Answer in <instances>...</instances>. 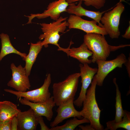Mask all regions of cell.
Here are the masks:
<instances>
[{
  "label": "cell",
  "mask_w": 130,
  "mask_h": 130,
  "mask_svg": "<svg viewBox=\"0 0 130 130\" xmlns=\"http://www.w3.org/2000/svg\"><path fill=\"white\" fill-rule=\"evenodd\" d=\"M51 79L50 74H48L43 84L40 87L30 91L20 92L7 89H5L4 90L15 95L17 99L23 97L25 100L34 103L43 102L50 97L51 94L49 92V88L51 82Z\"/></svg>",
  "instance_id": "obj_6"
},
{
  "label": "cell",
  "mask_w": 130,
  "mask_h": 130,
  "mask_svg": "<svg viewBox=\"0 0 130 130\" xmlns=\"http://www.w3.org/2000/svg\"><path fill=\"white\" fill-rule=\"evenodd\" d=\"M18 120V130H35L39 124L38 117L32 109L20 111L16 116Z\"/></svg>",
  "instance_id": "obj_15"
},
{
  "label": "cell",
  "mask_w": 130,
  "mask_h": 130,
  "mask_svg": "<svg viewBox=\"0 0 130 130\" xmlns=\"http://www.w3.org/2000/svg\"><path fill=\"white\" fill-rule=\"evenodd\" d=\"M87 119L83 117L82 119H78L74 117L67 120L64 124L60 126L57 125L50 129V130H74L79 125L84 123H89Z\"/></svg>",
  "instance_id": "obj_22"
},
{
  "label": "cell",
  "mask_w": 130,
  "mask_h": 130,
  "mask_svg": "<svg viewBox=\"0 0 130 130\" xmlns=\"http://www.w3.org/2000/svg\"><path fill=\"white\" fill-rule=\"evenodd\" d=\"M19 101L21 104L30 106L37 117L44 116L49 121L52 120L53 115L52 109L56 105L52 96L42 102L34 103L22 98H20Z\"/></svg>",
  "instance_id": "obj_13"
},
{
  "label": "cell",
  "mask_w": 130,
  "mask_h": 130,
  "mask_svg": "<svg viewBox=\"0 0 130 130\" xmlns=\"http://www.w3.org/2000/svg\"><path fill=\"white\" fill-rule=\"evenodd\" d=\"M74 99H70L58 106L56 110L57 115L50 124L51 128L57 125L65 120L71 117H76L79 119L82 118L81 111L77 110L74 107Z\"/></svg>",
  "instance_id": "obj_12"
},
{
  "label": "cell",
  "mask_w": 130,
  "mask_h": 130,
  "mask_svg": "<svg viewBox=\"0 0 130 130\" xmlns=\"http://www.w3.org/2000/svg\"><path fill=\"white\" fill-rule=\"evenodd\" d=\"M20 111L17 105L11 102L0 101V123L11 120Z\"/></svg>",
  "instance_id": "obj_17"
},
{
  "label": "cell",
  "mask_w": 130,
  "mask_h": 130,
  "mask_svg": "<svg viewBox=\"0 0 130 130\" xmlns=\"http://www.w3.org/2000/svg\"><path fill=\"white\" fill-rule=\"evenodd\" d=\"M126 66L128 73V74L130 78V55L129 57L127 59V61L124 64Z\"/></svg>",
  "instance_id": "obj_28"
},
{
  "label": "cell",
  "mask_w": 130,
  "mask_h": 130,
  "mask_svg": "<svg viewBox=\"0 0 130 130\" xmlns=\"http://www.w3.org/2000/svg\"><path fill=\"white\" fill-rule=\"evenodd\" d=\"M73 43L71 41L70 45L67 48H64L60 47H58L57 50L62 51L65 52L68 56H70L76 59L81 64L91 63V60L89 59V57L92 56V52L90 50L84 43L83 42L78 47L70 48L71 46Z\"/></svg>",
  "instance_id": "obj_14"
},
{
  "label": "cell",
  "mask_w": 130,
  "mask_h": 130,
  "mask_svg": "<svg viewBox=\"0 0 130 130\" xmlns=\"http://www.w3.org/2000/svg\"><path fill=\"white\" fill-rule=\"evenodd\" d=\"M69 4L66 0H58L50 3L48 5L46 10L41 13L31 14L27 16L29 21L27 24L31 23L32 20L36 17L38 19H43L50 17L55 20H57L60 17L61 14L66 12Z\"/></svg>",
  "instance_id": "obj_11"
},
{
  "label": "cell",
  "mask_w": 130,
  "mask_h": 130,
  "mask_svg": "<svg viewBox=\"0 0 130 130\" xmlns=\"http://www.w3.org/2000/svg\"><path fill=\"white\" fill-rule=\"evenodd\" d=\"M11 130H18V120L16 116L11 119Z\"/></svg>",
  "instance_id": "obj_26"
},
{
  "label": "cell",
  "mask_w": 130,
  "mask_h": 130,
  "mask_svg": "<svg viewBox=\"0 0 130 130\" xmlns=\"http://www.w3.org/2000/svg\"><path fill=\"white\" fill-rule=\"evenodd\" d=\"M82 2L81 1H79L77 6L74 3L69 4L67 8L66 12L71 14L80 17L84 16L90 18L96 21L98 23L99 26L103 27V25L100 22L102 15L105 12L111 9L102 12L89 10L82 6Z\"/></svg>",
  "instance_id": "obj_16"
},
{
  "label": "cell",
  "mask_w": 130,
  "mask_h": 130,
  "mask_svg": "<svg viewBox=\"0 0 130 130\" xmlns=\"http://www.w3.org/2000/svg\"><path fill=\"white\" fill-rule=\"evenodd\" d=\"M127 60L125 55L122 53L112 60H97L96 62L98 65V68L95 75L97 79V85L102 86L104 80L108 74L117 67L122 68Z\"/></svg>",
  "instance_id": "obj_7"
},
{
  "label": "cell",
  "mask_w": 130,
  "mask_h": 130,
  "mask_svg": "<svg viewBox=\"0 0 130 130\" xmlns=\"http://www.w3.org/2000/svg\"><path fill=\"white\" fill-rule=\"evenodd\" d=\"M67 17L60 16L57 20L50 23H43L40 24L43 33L40 35L39 39L42 41V46L45 48L49 44L60 46L58 42L60 38L59 33L64 32L68 23Z\"/></svg>",
  "instance_id": "obj_4"
},
{
  "label": "cell",
  "mask_w": 130,
  "mask_h": 130,
  "mask_svg": "<svg viewBox=\"0 0 130 130\" xmlns=\"http://www.w3.org/2000/svg\"><path fill=\"white\" fill-rule=\"evenodd\" d=\"M70 29H76L82 30L86 33H95L105 35L108 34L105 28L97 25L94 20L89 21L73 14L70 15L67 21Z\"/></svg>",
  "instance_id": "obj_9"
},
{
  "label": "cell",
  "mask_w": 130,
  "mask_h": 130,
  "mask_svg": "<svg viewBox=\"0 0 130 130\" xmlns=\"http://www.w3.org/2000/svg\"><path fill=\"white\" fill-rule=\"evenodd\" d=\"M80 77V73H73L62 81L53 84L52 96L56 105L58 106L70 99L75 98Z\"/></svg>",
  "instance_id": "obj_3"
},
{
  "label": "cell",
  "mask_w": 130,
  "mask_h": 130,
  "mask_svg": "<svg viewBox=\"0 0 130 130\" xmlns=\"http://www.w3.org/2000/svg\"><path fill=\"white\" fill-rule=\"evenodd\" d=\"M79 67L80 77L81 79L82 86L79 96L74 101V104L80 108L82 106L87 90L91 84L95 75L97 72L98 68H92L87 64H80Z\"/></svg>",
  "instance_id": "obj_10"
},
{
  "label": "cell",
  "mask_w": 130,
  "mask_h": 130,
  "mask_svg": "<svg viewBox=\"0 0 130 130\" xmlns=\"http://www.w3.org/2000/svg\"><path fill=\"white\" fill-rule=\"evenodd\" d=\"M78 126L82 130H94L90 124L86 125L85 126L80 124Z\"/></svg>",
  "instance_id": "obj_29"
},
{
  "label": "cell",
  "mask_w": 130,
  "mask_h": 130,
  "mask_svg": "<svg viewBox=\"0 0 130 130\" xmlns=\"http://www.w3.org/2000/svg\"><path fill=\"white\" fill-rule=\"evenodd\" d=\"M106 0H66L69 4L80 1H83L84 4L87 6H92L97 9L103 7Z\"/></svg>",
  "instance_id": "obj_23"
},
{
  "label": "cell",
  "mask_w": 130,
  "mask_h": 130,
  "mask_svg": "<svg viewBox=\"0 0 130 130\" xmlns=\"http://www.w3.org/2000/svg\"><path fill=\"white\" fill-rule=\"evenodd\" d=\"M11 120L0 123V130H11Z\"/></svg>",
  "instance_id": "obj_24"
},
{
  "label": "cell",
  "mask_w": 130,
  "mask_h": 130,
  "mask_svg": "<svg viewBox=\"0 0 130 130\" xmlns=\"http://www.w3.org/2000/svg\"><path fill=\"white\" fill-rule=\"evenodd\" d=\"M121 0L112 10L104 13L100 22L110 37L112 39H117L120 35L119 26L122 13L125 9Z\"/></svg>",
  "instance_id": "obj_5"
},
{
  "label": "cell",
  "mask_w": 130,
  "mask_h": 130,
  "mask_svg": "<svg viewBox=\"0 0 130 130\" xmlns=\"http://www.w3.org/2000/svg\"><path fill=\"white\" fill-rule=\"evenodd\" d=\"M1 47L0 52V62L7 55L15 53L20 55L23 60L27 56L25 53H22L15 49L12 44L9 36L6 34L2 33L0 34Z\"/></svg>",
  "instance_id": "obj_19"
},
{
  "label": "cell",
  "mask_w": 130,
  "mask_h": 130,
  "mask_svg": "<svg viewBox=\"0 0 130 130\" xmlns=\"http://www.w3.org/2000/svg\"><path fill=\"white\" fill-rule=\"evenodd\" d=\"M10 68L12 77L7 84V86L20 92H25L27 90H29L31 85L25 67L21 65L16 66L14 63H12Z\"/></svg>",
  "instance_id": "obj_8"
},
{
  "label": "cell",
  "mask_w": 130,
  "mask_h": 130,
  "mask_svg": "<svg viewBox=\"0 0 130 130\" xmlns=\"http://www.w3.org/2000/svg\"><path fill=\"white\" fill-rule=\"evenodd\" d=\"M97 84V79L94 75L91 86L87 90L83 103V108L80 111L81 116L89 120L90 125L94 130H103L104 127L100 120L101 110L98 106L95 97Z\"/></svg>",
  "instance_id": "obj_2"
},
{
  "label": "cell",
  "mask_w": 130,
  "mask_h": 130,
  "mask_svg": "<svg viewBox=\"0 0 130 130\" xmlns=\"http://www.w3.org/2000/svg\"><path fill=\"white\" fill-rule=\"evenodd\" d=\"M129 25L126 29L125 33L122 35V37L127 39H130V22H129Z\"/></svg>",
  "instance_id": "obj_27"
},
{
  "label": "cell",
  "mask_w": 130,
  "mask_h": 130,
  "mask_svg": "<svg viewBox=\"0 0 130 130\" xmlns=\"http://www.w3.org/2000/svg\"><path fill=\"white\" fill-rule=\"evenodd\" d=\"M116 80V78H115L113 79V82L116 87V96L115 106L116 114L115 119L113 120L117 123L122 120L124 115V110H123L122 106L121 93Z\"/></svg>",
  "instance_id": "obj_21"
},
{
  "label": "cell",
  "mask_w": 130,
  "mask_h": 130,
  "mask_svg": "<svg viewBox=\"0 0 130 130\" xmlns=\"http://www.w3.org/2000/svg\"><path fill=\"white\" fill-rule=\"evenodd\" d=\"M84 42L92 52L91 60L93 63L98 60H106L111 52L130 46L128 44L111 46L108 44L104 35L95 33H86L84 36Z\"/></svg>",
  "instance_id": "obj_1"
},
{
  "label": "cell",
  "mask_w": 130,
  "mask_h": 130,
  "mask_svg": "<svg viewBox=\"0 0 130 130\" xmlns=\"http://www.w3.org/2000/svg\"><path fill=\"white\" fill-rule=\"evenodd\" d=\"M43 46L40 40L36 43H31L29 53L23 60L25 61L24 67L26 74L28 76L30 75L32 66Z\"/></svg>",
  "instance_id": "obj_18"
},
{
  "label": "cell",
  "mask_w": 130,
  "mask_h": 130,
  "mask_svg": "<svg viewBox=\"0 0 130 130\" xmlns=\"http://www.w3.org/2000/svg\"><path fill=\"white\" fill-rule=\"evenodd\" d=\"M39 124L40 126L41 130H50V129L45 124L42 116L38 117Z\"/></svg>",
  "instance_id": "obj_25"
},
{
  "label": "cell",
  "mask_w": 130,
  "mask_h": 130,
  "mask_svg": "<svg viewBox=\"0 0 130 130\" xmlns=\"http://www.w3.org/2000/svg\"><path fill=\"white\" fill-rule=\"evenodd\" d=\"M127 1H130V0H126Z\"/></svg>",
  "instance_id": "obj_30"
},
{
  "label": "cell",
  "mask_w": 130,
  "mask_h": 130,
  "mask_svg": "<svg viewBox=\"0 0 130 130\" xmlns=\"http://www.w3.org/2000/svg\"><path fill=\"white\" fill-rule=\"evenodd\" d=\"M106 124L107 127L104 130H116L118 128H122L127 130H130V112L124 110V115L121 121L117 123L113 120L109 121L106 122Z\"/></svg>",
  "instance_id": "obj_20"
}]
</instances>
